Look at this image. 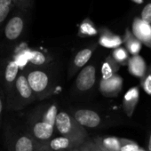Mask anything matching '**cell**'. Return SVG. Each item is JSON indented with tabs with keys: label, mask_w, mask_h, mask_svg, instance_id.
<instances>
[{
	"label": "cell",
	"mask_w": 151,
	"mask_h": 151,
	"mask_svg": "<svg viewBox=\"0 0 151 151\" xmlns=\"http://www.w3.org/2000/svg\"><path fill=\"white\" fill-rule=\"evenodd\" d=\"M59 107L54 102L37 106L30 111L26 119V132L40 145H44L55 132V120Z\"/></svg>",
	"instance_id": "cell-1"
},
{
	"label": "cell",
	"mask_w": 151,
	"mask_h": 151,
	"mask_svg": "<svg viewBox=\"0 0 151 151\" xmlns=\"http://www.w3.org/2000/svg\"><path fill=\"white\" fill-rule=\"evenodd\" d=\"M23 72L36 101H43L53 93L55 82L51 72L45 68H28Z\"/></svg>",
	"instance_id": "cell-2"
},
{
	"label": "cell",
	"mask_w": 151,
	"mask_h": 151,
	"mask_svg": "<svg viewBox=\"0 0 151 151\" xmlns=\"http://www.w3.org/2000/svg\"><path fill=\"white\" fill-rule=\"evenodd\" d=\"M6 107L11 110H22L36 101V97L28 83L25 73L20 71L14 88L6 97Z\"/></svg>",
	"instance_id": "cell-3"
},
{
	"label": "cell",
	"mask_w": 151,
	"mask_h": 151,
	"mask_svg": "<svg viewBox=\"0 0 151 151\" xmlns=\"http://www.w3.org/2000/svg\"><path fill=\"white\" fill-rule=\"evenodd\" d=\"M29 12V11H24L16 7L14 8L3 27L4 37L7 42H16L22 37L26 29Z\"/></svg>",
	"instance_id": "cell-4"
},
{
	"label": "cell",
	"mask_w": 151,
	"mask_h": 151,
	"mask_svg": "<svg viewBox=\"0 0 151 151\" xmlns=\"http://www.w3.org/2000/svg\"><path fill=\"white\" fill-rule=\"evenodd\" d=\"M55 131L62 136L88 139L86 129L82 127L73 116L66 111H59L55 120Z\"/></svg>",
	"instance_id": "cell-5"
},
{
	"label": "cell",
	"mask_w": 151,
	"mask_h": 151,
	"mask_svg": "<svg viewBox=\"0 0 151 151\" xmlns=\"http://www.w3.org/2000/svg\"><path fill=\"white\" fill-rule=\"evenodd\" d=\"M20 73V65L15 59L6 60L3 65V69L0 71V85L5 93V98L9 95L17 77Z\"/></svg>",
	"instance_id": "cell-6"
},
{
	"label": "cell",
	"mask_w": 151,
	"mask_h": 151,
	"mask_svg": "<svg viewBox=\"0 0 151 151\" xmlns=\"http://www.w3.org/2000/svg\"><path fill=\"white\" fill-rule=\"evenodd\" d=\"M87 139L80 137H70L59 135L57 137L52 138L44 145L42 147L47 151H70L81 146Z\"/></svg>",
	"instance_id": "cell-7"
},
{
	"label": "cell",
	"mask_w": 151,
	"mask_h": 151,
	"mask_svg": "<svg viewBox=\"0 0 151 151\" xmlns=\"http://www.w3.org/2000/svg\"><path fill=\"white\" fill-rule=\"evenodd\" d=\"M41 145L26 131L10 134L9 151H39Z\"/></svg>",
	"instance_id": "cell-8"
},
{
	"label": "cell",
	"mask_w": 151,
	"mask_h": 151,
	"mask_svg": "<svg viewBox=\"0 0 151 151\" xmlns=\"http://www.w3.org/2000/svg\"><path fill=\"white\" fill-rule=\"evenodd\" d=\"M96 81V68L93 64L85 66L78 73L76 78V89L80 93L90 91L95 85Z\"/></svg>",
	"instance_id": "cell-9"
},
{
	"label": "cell",
	"mask_w": 151,
	"mask_h": 151,
	"mask_svg": "<svg viewBox=\"0 0 151 151\" xmlns=\"http://www.w3.org/2000/svg\"><path fill=\"white\" fill-rule=\"evenodd\" d=\"M71 115L85 129L98 128L102 122L100 114L90 109H77L73 110Z\"/></svg>",
	"instance_id": "cell-10"
},
{
	"label": "cell",
	"mask_w": 151,
	"mask_h": 151,
	"mask_svg": "<svg viewBox=\"0 0 151 151\" xmlns=\"http://www.w3.org/2000/svg\"><path fill=\"white\" fill-rule=\"evenodd\" d=\"M96 47H97L96 45L87 46L86 48L81 49L80 51H78L75 54V56L73 57V59L70 62V65H69L68 78H71L72 76H74L79 70H81L88 63V61L92 58Z\"/></svg>",
	"instance_id": "cell-11"
},
{
	"label": "cell",
	"mask_w": 151,
	"mask_h": 151,
	"mask_svg": "<svg viewBox=\"0 0 151 151\" xmlns=\"http://www.w3.org/2000/svg\"><path fill=\"white\" fill-rule=\"evenodd\" d=\"M123 87V78L117 74L108 79H101L100 82V91L106 97L117 96Z\"/></svg>",
	"instance_id": "cell-12"
},
{
	"label": "cell",
	"mask_w": 151,
	"mask_h": 151,
	"mask_svg": "<svg viewBox=\"0 0 151 151\" xmlns=\"http://www.w3.org/2000/svg\"><path fill=\"white\" fill-rule=\"evenodd\" d=\"M23 56L30 65L29 68H45L53 60L51 55L39 50H29L24 52Z\"/></svg>",
	"instance_id": "cell-13"
},
{
	"label": "cell",
	"mask_w": 151,
	"mask_h": 151,
	"mask_svg": "<svg viewBox=\"0 0 151 151\" xmlns=\"http://www.w3.org/2000/svg\"><path fill=\"white\" fill-rule=\"evenodd\" d=\"M133 36L141 42V44L147 45L150 47V37H151V26L145 23L140 19H135L132 24Z\"/></svg>",
	"instance_id": "cell-14"
},
{
	"label": "cell",
	"mask_w": 151,
	"mask_h": 151,
	"mask_svg": "<svg viewBox=\"0 0 151 151\" xmlns=\"http://www.w3.org/2000/svg\"><path fill=\"white\" fill-rule=\"evenodd\" d=\"M139 99V90L138 86L132 87L126 92L123 99V108L128 117L133 115Z\"/></svg>",
	"instance_id": "cell-15"
},
{
	"label": "cell",
	"mask_w": 151,
	"mask_h": 151,
	"mask_svg": "<svg viewBox=\"0 0 151 151\" xmlns=\"http://www.w3.org/2000/svg\"><path fill=\"white\" fill-rule=\"evenodd\" d=\"M127 65L129 72L134 77H137L140 79L144 77L147 70V67L144 59L139 54L133 55L132 57L129 58Z\"/></svg>",
	"instance_id": "cell-16"
},
{
	"label": "cell",
	"mask_w": 151,
	"mask_h": 151,
	"mask_svg": "<svg viewBox=\"0 0 151 151\" xmlns=\"http://www.w3.org/2000/svg\"><path fill=\"white\" fill-rule=\"evenodd\" d=\"M99 44L105 48L116 49L123 44V39L109 29H101L100 32Z\"/></svg>",
	"instance_id": "cell-17"
},
{
	"label": "cell",
	"mask_w": 151,
	"mask_h": 151,
	"mask_svg": "<svg viewBox=\"0 0 151 151\" xmlns=\"http://www.w3.org/2000/svg\"><path fill=\"white\" fill-rule=\"evenodd\" d=\"M98 146L109 151H120V138L116 137H95L93 139Z\"/></svg>",
	"instance_id": "cell-18"
},
{
	"label": "cell",
	"mask_w": 151,
	"mask_h": 151,
	"mask_svg": "<svg viewBox=\"0 0 151 151\" xmlns=\"http://www.w3.org/2000/svg\"><path fill=\"white\" fill-rule=\"evenodd\" d=\"M123 42L125 45L126 51L130 52L132 56L138 55L139 51L141 50V45H142L141 42L138 40L129 29H126Z\"/></svg>",
	"instance_id": "cell-19"
},
{
	"label": "cell",
	"mask_w": 151,
	"mask_h": 151,
	"mask_svg": "<svg viewBox=\"0 0 151 151\" xmlns=\"http://www.w3.org/2000/svg\"><path fill=\"white\" fill-rule=\"evenodd\" d=\"M15 8L14 0H0V30Z\"/></svg>",
	"instance_id": "cell-20"
},
{
	"label": "cell",
	"mask_w": 151,
	"mask_h": 151,
	"mask_svg": "<svg viewBox=\"0 0 151 151\" xmlns=\"http://www.w3.org/2000/svg\"><path fill=\"white\" fill-rule=\"evenodd\" d=\"M119 70V65L110 56L107 57L101 66V79H108L116 75Z\"/></svg>",
	"instance_id": "cell-21"
},
{
	"label": "cell",
	"mask_w": 151,
	"mask_h": 151,
	"mask_svg": "<svg viewBox=\"0 0 151 151\" xmlns=\"http://www.w3.org/2000/svg\"><path fill=\"white\" fill-rule=\"evenodd\" d=\"M98 33H99V31H98L97 28L95 27L94 23L89 18H86L78 26V35L80 37H94Z\"/></svg>",
	"instance_id": "cell-22"
},
{
	"label": "cell",
	"mask_w": 151,
	"mask_h": 151,
	"mask_svg": "<svg viewBox=\"0 0 151 151\" xmlns=\"http://www.w3.org/2000/svg\"><path fill=\"white\" fill-rule=\"evenodd\" d=\"M111 57L119 66L120 65L124 66V65H127V62L129 60V53L125 48L119 46L114 49V51L112 52Z\"/></svg>",
	"instance_id": "cell-23"
},
{
	"label": "cell",
	"mask_w": 151,
	"mask_h": 151,
	"mask_svg": "<svg viewBox=\"0 0 151 151\" xmlns=\"http://www.w3.org/2000/svg\"><path fill=\"white\" fill-rule=\"evenodd\" d=\"M140 86L146 93L151 95V66L147 68L145 76L140 79Z\"/></svg>",
	"instance_id": "cell-24"
},
{
	"label": "cell",
	"mask_w": 151,
	"mask_h": 151,
	"mask_svg": "<svg viewBox=\"0 0 151 151\" xmlns=\"http://www.w3.org/2000/svg\"><path fill=\"white\" fill-rule=\"evenodd\" d=\"M120 141H121L120 151H138L139 149V145L135 141L124 138H120Z\"/></svg>",
	"instance_id": "cell-25"
},
{
	"label": "cell",
	"mask_w": 151,
	"mask_h": 151,
	"mask_svg": "<svg viewBox=\"0 0 151 151\" xmlns=\"http://www.w3.org/2000/svg\"><path fill=\"white\" fill-rule=\"evenodd\" d=\"M79 151H103L93 139H86L81 146L77 147Z\"/></svg>",
	"instance_id": "cell-26"
},
{
	"label": "cell",
	"mask_w": 151,
	"mask_h": 151,
	"mask_svg": "<svg viewBox=\"0 0 151 151\" xmlns=\"http://www.w3.org/2000/svg\"><path fill=\"white\" fill-rule=\"evenodd\" d=\"M14 2H15L16 8L24 11H29L33 6L34 0H14Z\"/></svg>",
	"instance_id": "cell-27"
},
{
	"label": "cell",
	"mask_w": 151,
	"mask_h": 151,
	"mask_svg": "<svg viewBox=\"0 0 151 151\" xmlns=\"http://www.w3.org/2000/svg\"><path fill=\"white\" fill-rule=\"evenodd\" d=\"M140 20L147 24H149V25L151 24V3L144 6L141 12Z\"/></svg>",
	"instance_id": "cell-28"
},
{
	"label": "cell",
	"mask_w": 151,
	"mask_h": 151,
	"mask_svg": "<svg viewBox=\"0 0 151 151\" xmlns=\"http://www.w3.org/2000/svg\"><path fill=\"white\" fill-rule=\"evenodd\" d=\"M6 101L5 93L2 89V86L0 85V125L2 124V117H3V111H4V102Z\"/></svg>",
	"instance_id": "cell-29"
},
{
	"label": "cell",
	"mask_w": 151,
	"mask_h": 151,
	"mask_svg": "<svg viewBox=\"0 0 151 151\" xmlns=\"http://www.w3.org/2000/svg\"><path fill=\"white\" fill-rule=\"evenodd\" d=\"M132 1L133 3L137 4V5H141V4H143L144 0H132Z\"/></svg>",
	"instance_id": "cell-30"
},
{
	"label": "cell",
	"mask_w": 151,
	"mask_h": 151,
	"mask_svg": "<svg viewBox=\"0 0 151 151\" xmlns=\"http://www.w3.org/2000/svg\"><path fill=\"white\" fill-rule=\"evenodd\" d=\"M147 151H151V134L149 136V139H148V145H147Z\"/></svg>",
	"instance_id": "cell-31"
},
{
	"label": "cell",
	"mask_w": 151,
	"mask_h": 151,
	"mask_svg": "<svg viewBox=\"0 0 151 151\" xmlns=\"http://www.w3.org/2000/svg\"><path fill=\"white\" fill-rule=\"evenodd\" d=\"M39 151H47V150H46V149H45L44 147H40V149H39Z\"/></svg>",
	"instance_id": "cell-32"
},
{
	"label": "cell",
	"mask_w": 151,
	"mask_h": 151,
	"mask_svg": "<svg viewBox=\"0 0 151 151\" xmlns=\"http://www.w3.org/2000/svg\"><path fill=\"white\" fill-rule=\"evenodd\" d=\"M138 151H146V150H144L143 148H141V147H139V149Z\"/></svg>",
	"instance_id": "cell-33"
},
{
	"label": "cell",
	"mask_w": 151,
	"mask_h": 151,
	"mask_svg": "<svg viewBox=\"0 0 151 151\" xmlns=\"http://www.w3.org/2000/svg\"><path fill=\"white\" fill-rule=\"evenodd\" d=\"M70 151H79V150L77 149V148H75V149H72V150H70Z\"/></svg>",
	"instance_id": "cell-34"
},
{
	"label": "cell",
	"mask_w": 151,
	"mask_h": 151,
	"mask_svg": "<svg viewBox=\"0 0 151 151\" xmlns=\"http://www.w3.org/2000/svg\"><path fill=\"white\" fill-rule=\"evenodd\" d=\"M99 147H100V146H99ZM101 148L103 151H109V150H107V149H105V148H102V147H101Z\"/></svg>",
	"instance_id": "cell-35"
},
{
	"label": "cell",
	"mask_w": 151,
	"mask_h": 151,
	"mask_svg": "<svg viewBox=\"0 0 151 151\" xmlns=\"http://www.w3.org/2000/svg\"><path fill=\"white\" fill-rule=\"evenodd\" d=\"M150 48H151V37H150Z\"/></svg>",
	"instance_id": "cell-36"
}]
</instances>
